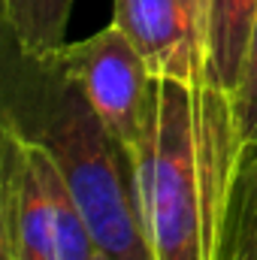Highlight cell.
<instances>
[{
	"instance_id": "1",
	"label": "cell",
	"mask_w": 257,
	"mask_h": 260,
	"mask_svg": "<svg viewBox=\"0 0 257 260\" xmlns=\"http://www.w3.org/2000/svg\"><path fill=\"white\" fill-rule=\"evenodd\" d=\"M230 97L212 85L154 79L133 182L154 260H212L239 154Z\"/></svg>"
},
{
	"instance_id": "2",
	"label": "cell",
	"mask_w": 257,
	"mask_h": 260,
	"mask_svg": "<svg viewBox=\"0 0 257 260\" xmlns=\"http://www.w3.org/2000/svg\"><path fill=\"white\" fill-rule=\"evenodd\" d=\"M9 43L3 124L49 151L88 221L100 257L154 260L127 148L49 52L30 55L12 37Z\"/></svg>"
},
{
	"instance_id": "3",
	"label": "cell",
	"mask_w": 257,
	"mask_h": 260,
	"mask_svg": "<svg viewBox=\"0 0 257 260\" xmlns=\"http://www.w3.org/2000/svg\"><path fill=\"white\" fill-rule=\"evenodd\" d=\"M70 79L79 82L106 127L127 148L130 160L145 139L154 97V76L127 34L112 21L88 40L64 43L49 52Z\"/></svg>"
},
{
	"instance_id": "4",
	"label": "cell",
	"mask_w": 257,
	"mask_h": 260,
	"mask_svg": "<svg viewBox=\"0 0 257 260\" xmlns=\"http://www.w3.org/2000/svg\"><path fill=\"white\" fill-rule=\"evenodd\" d=\"M0 236L3 260H58L55 218L30 142L6 124L0 154Z\"/></svg>"
},
{
	"instance_id": "5",
	"label": "cell",
	"mask_w": 257,
	"mask_h": 260,
	"mask_svg": "<svg viewBox=\"0 0 257 260\" xmlns=\"http://www.w3.org/2000/svg\"><path fill=\"white\" fill-rule=\"evenodd\" d=\"M112 21L127 34L154 79L203 85V52L185 0H115Z\"/></svg>"
},
{
	"instance_id": "6",
	"label": "cell",
	"mask_w": 257,
	"mask_h": 260,
	"mask_svg": "<svg viewBox=\"0 0 257 260\" xmlns=\"http://www.w3.org/2000/svg\"><path fill=\"white\" fill-rule=\"evenodd\" d=\"M254 9L257 0H209L203 85H212L227 97L233 94L242 76Z\"/></svg>"
},
{
	"instance_id": "7",
	"label": "cell",
	"mask_w": 257,
	"mask_h": 260,
	"mask_svg": "<svg viewBox=\"0 0 257 260\" xmlns=\"http://www.w3.org/2000/svg\"><path fill=\"white\" fill-rule=\"evenodd\" d=\"M212 260H257V142L239 145Z\"/></svg>"
},
{
	"instance_id": "8",
	"label": "cell",
	"mask_w": 257,
	"mask_h": 260,
	"mask_svg": "<svg viewBox=\"0 0 257 260\" xmlns=\"http://www.w3.org/2000/svg\"><path fill=\"white\" fill-rule=\"evenodd\" d=\"M73 0H3L6 34L30 55L64 46Z\"/></svg>"
},
{
	"instance_id": "9",
	"label": "cell",
	"mask_w": 257,
	"mask_h": 260,
	"mask_svg": "<svg viewBox=\"0 0 257 260\" xmlns=\"http://www.w3.org/2000/svg\"><path fill=\"white\" fill-rule=\"evenodd\" d=\"M230 109H233V124L239 142H257V9L251 21V37L245 49V64L239 85L230 94Z\"/></svg>"
},
{
	"instance_id": "10",
	"label": "cell",
	"mask_w": 257,
	"mask_h": 260,
	"mask_svg": "<svg viewBox=\"0 0 257 260\" xmlns=\"http://www.w3.org/2000/svg\"><path fill=\"white\" fill-rule=\"evenodd\" d=\"M188 12H191L194 30L200 40V52H206V21H209V0H188Z\"/></svg>"
},
{
	"instance_id": "11",
	"label": "cell",
	"mask_w": 257,
	"mask_h": 260,
	"mask_svg": "<svg viewBox=\"0 0 257 260\" xmlns=\"http://www.w3.org/2000/svg\"><path fill=\"white\" fill-rule=\"evenodd\" d=\"M94 260H106V257H100V254H97V257H94Z\"/></svg>"
},
{
	"instance_id": "12",
	"label": "cell",
	"mask_w": 257,
	"mask_h": 260,
	"mask_svg": "<svg viewBox=\"0 0 257 260\" xmlns=\"http://www.w3.org/2000/svg\"><path fill=\"white\" fill-rule=\"evenodd\" d=\"M185 3H188V0H185Z\"/></svg>"
}]
</instances>
